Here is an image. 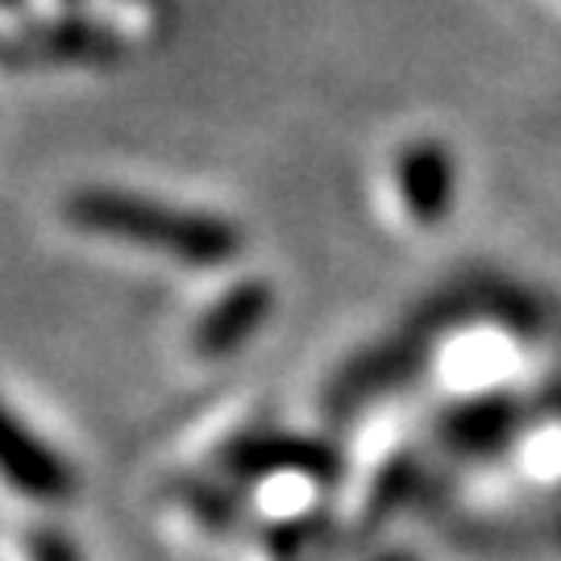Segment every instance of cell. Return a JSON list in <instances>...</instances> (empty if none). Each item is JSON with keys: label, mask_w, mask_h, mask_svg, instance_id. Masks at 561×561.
<instances>
[{"label": "cell", "mask_w": 561, "mask_h": 561, "mask_svg": "<svg viewBox=\"0 0 561 561\" xmlns=\"http://www.w3.org/2000/svg\"><path fill=\"white\" fill-rule=\"evenodd\" d=\"M62 217L80 233L125 245H141L183 266H221L241 254V229L225 217L196 213V208H175L117 192V187H80L62 201Z\"/></svg>", "instance_id": "cell-1"}, {"label": "cell", "mask_w": 561, "mask_h": 561, "mask_svg": "<svg viewBox=\"0 0 561 561\" xmlns=\"http://www.w3.org/2000/svg\"><path fill=\"white\" fill-rule=\"evenodd\" d=\"M125 50V38L96 13H25L9 18V67H104Z\"/></svg>", "instance_id": "cell-2"}, {"label": "cell", "mask_w": 561, "mask_h": 561, "mask_svg": "<svg viewBox=\"0 0 561 561\" xmlns=\"http://www.w3.org/2000/svg\"><path fill=\"white\" fill-rule=\"evenodd\" d=\"M391 180L403 213L416 225H442L449 217L458 175H454V154L437 138L408 141L391 162Z\"/></svg>", "instance_id": "cell-3"}, {"label": "cell", "mask_w": 561, "mask_h": 561, "mask_svg": "<svg viewBox=\"0 0 561 561\" xmlns=\"http://www.w3.org/2000/svg\"><path fill=\"white\" fill-rule=\"evenodd\" d=\"M271 308H275V287L271 283L262 279L238 283L233 291H225L221 300L196 321L192 350L201 358H225V354H233V350H241L266 324Z\"/></svg>", "instance_id": "cell-4"}, {"label": "cell", "mask_w": 561, "mask_h": 561, "mask_svg": "<svg viewBox=\"0 0 561 561\" xmlns=\"http://www.w3.org/2000/svg\"><path fill=\"white\" fill-rule=\"evenodd\" d=\"M4 479L25 500L59 503L71 495V466L50 449V445L34 437L18 416H4Z\"/></svg>", "instance_id": "cell-5"}, {"label": "cell", "mask_w": 561, "mask_h": 561, "mask_svg": "<svg viewBox=\"0 0 561 561\" xmlns=\"http://www.w3.org/2000/svg\"><path fill=\"white\" fill-rule=\"evenodd\" d=\"M225 466L245 479L262 474H308V479H333L337 474V454L324 449L321 442H304V437H241L225 449Z\"/></svg>", "instance_id": "cell-6"}, {"label": "cell", "mask_w": 561, "mask_h": 561, "mask_svg": "<svg viewBox=\"0 0 561 561\" xmlns=\"http://www.w3.org/2000/svg\"><path fill=\"white\" fill-rule=\"evenodd\" d=\"M520 424V408L512 400H474L445 416V442L461 454H486L512 442Z\"/></svg>", "instance_id": "cell-7"}, {"label": "cell", "mask_w": 561, "mask_h": 561, "mask_svg": "<svg viewBox=\"0 0 561 561\" xmlns=\"http://www.w3.org/2000/svg\"><path fill=\"white\" fill-rule=\"evenodd\" d=\"M96 18H104L121 38H150L171 25V0H101Z\"/></svg>", "instance_id": "cell-8"}, {"label": "cell", "mask_w": 561, "mask_h": 561, "mask_svg": "<svg viewBox=\"0 0 561 561\" xmlns=\"http://www.w3.org/2000/svg\"><path fill=\"white\" fill-rule=\"evenodd\" d=\"M30 558L34 561H80L76 558V549L55 537V533H38V537H30Z\"/></svg>", "instance_id": "cell-9"}, {"label": "cell", "mask_w": 561, "mask_h": 561, "mask_svg": "<svg viewBox=\"0 0 561 561\" xmlns=\"http://www.w3.org/2000/svg\"><path fill=\"white\" fill-rule=\"evenodd\" d=\"M379 561H412L408 553H387V558H379Z\"/></svg>", "instance_id": "cell-10"}]
</instances>
